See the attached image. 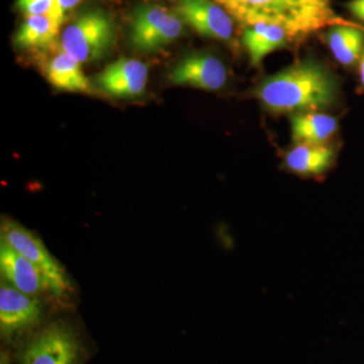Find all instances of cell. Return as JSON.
<instances>
[{
	"mask_svg": "<svg viewBox=\"0 0 364 364\" xmlns=\"http://www.w3.org/2000/svg\"><path fill=\"white\" fill-rule=\"evenodd\" d=\"M1 240L31 261L42 273L48 289L57 298H66L73 291L68 275L37 235L32 233L20 223L2 219L0 226Z\"/></svg>",
	"mask_w": 364,
	"mask_h": 364,
	"instance_id": "obj_4",
	"label": "cell"
},
{
	"mask_svg": "<svg viewBox=\"0 0 364 364\" xmlns=\"http://www.w3.org/2000/svg\"><path fill=\"white\" fill-rule=\"evenodd\" d=\"M61 26L54 16H28L16 33V45L23 49L48 47L56 39Z\"/></svg>",
	"mask_w": 364,
	"mask_h": 364,
	"instance_id": "obj_17",
	"label": "cell"
},
{
	"mask_svg": "<svg viewBox=\"0 0 364 364\" xmlns=\"http://www.w3.org/2000/svg\"><path fill=\"white\" fill-rule=\"evenodd\" d=\"M336 159V151L325 144H296L287 151L284 167L301 177H321L329 171Z\"/></svg>",
	"mask_w": 364,
	"mask_h": 364,
	"instance_id": "obj_12",
	"label": "cell"
},
{
	"mask_svg": "<svg viewBox=\"0 0 364 364\" xmlns=\"http://www.w3.org/2000/svg\"><path fill=\"white\" fill-rule=\"evenodd\" d=\"M0 270L6 284L23 293L36 296L49 291L47 282L38 268L1 240L0 244Z\"/></svg>",
	"mask_w": 364,
	"mask_h": 364,
	"instance_id": "obj_11",
	"label": "cell"
},
{
	"mask_svg": "<svg viewBox=\"0 0 364 364\" xmlns=\"http://www.w3.org/2000/svg\"><path fill=\"white\" fill-rule=\"evenodd\" d=\"M176 14L183 23L205 37L220 41L233 37V18L213 0H179Z\"/></svg>",
	"mask_w": 364,
	"mask_h": 364,
	"instance_id": "obj_8",
	"label": "cell"
},
{
	"mask_svg": "<svg viewBox=\"0 0 364 364\" xmlns=\"http://www.w3.org/2000/svg\"><path fill=\"white\" fill-rule=\"evenodd\" d=\"M148 67L136 59L122 58L109 64L97 76L100 90L114 97L142 95L148 81Z\"/></svg>",
	"mask_w": 364,
	"mask_h": 364,
	"instance_id": "obj_10",
	"label": "cell"
},
{
	"mask_svg": "<svg viewBox=\"0 0 364 364\" xmlns=\"http://www.w3.org/2000/svg\"><path fill=\"white\" fill-rule=\"evenodd\" d=\"M359 77H360V82L364 87V53L361 59L359 60Z\"/></svg>",
	"mask_w": 364,
	"mask_h": 364,
	"instance_id": "obj_21",
	"label": "cell"
},
{
	"mask_svg": "<svg viewBox=\"0 0 364 364\" xmlns=\"http://www.w3.org/2000/svg\"><path fill=\"white\" fill-rule=\"evenodd\" d=\"M291 127L294 143L322 145L338 130V121L321 112H296L291 117Z\"/></svg>",
	"mask_w": 364,
	"mask_h": 364,
	"instance_id": "obj_14",
	"label": "cell"
},
{
	"mask_svg": "<svg viewBox=\"0 0 364 364\" xmlns=\"http://www.w3.org/2000/svg\"><path fill=\"white\" fill-rule=\"evenodd\" d=\"M335 59L344 66L358 63L364 53V26H335L327 35Z\"/></svg>",
	"mask_w": 364,
	"mask_h": 364,
	"instance_id": "obj_16",
	"label": "cell"
},
{
	"mask_svg": "<svg viewBox=\"0 0 364 364\" xmlns=\"http://www.w3.org/2000/svg\"><path fill=\"white\" fill-rule=\"evenodd\" d=\"M183 23L178 14L164 7L140 4L132 14V47L140 52L158 51L181 37Z\"/></svg>",
	"mask_w": 364,
	"mask_h": 364,
	"instance_id": "obj_6",
	"label": "cell"
},
{
	"mask_svg": "<svg viewBox=\"0 0 364 364\" xmlns=\"http://www.w3.org/2000/svg\"><path fill=\"white\" fill-rule=\"evenodd\" d=\"M347 7L358 20L364 23V0H352Z\"/></svg>",
	"mask_w": 364,
	"mask_h": 364,
	"instance_id": "obj_20",
	"label": "cell"
},
{
	"mask_svg": "<svg viewBox=\"0 0 364 364\" xmlns=\"http://www.w3.org/2000/svg\"><path fill=\"white\" fill-rule=\"evenodd\" d=\"M114 42V21L100 9L85 11L62 33V51L79 63L104 58Z\"/></svg>",
	"mask_w": 364,
	"mask_h": 364,
	"instance_id": "obj_3",
	"label": "cell"
},
{
	"mask_svg": "<svg viewBox=\"0 0 364 364\" xmlns=\"http://www.w3.org/2000/svg\"><path fill=\"white\" fill-rule=\"evenodd\" d=\"M83 349L73 328L51 323L33 335L21 352L20 364H82Z\"/></svg>",
	"mask_w": 364,
	"mask_h": 364,
	"instance_id": "obj_5",
	"label": "cell"
},
{
	"mask_svg": "<svg viewBox=\"0 0 364 364\" xmlns=\"http://www.w3.org/2000/svg\"><path fill=\"white\" fill-rule=\"evenodd\" d=\"M46 77L55 88L69 92L91 93L93 87L81 63L61 51L46 64Z\"/></svg>",
	"mask_w": 364,
	"mask_h": 364,
	"instance_id": "obj_13",
	"label": "cell"
},
{
	"mask_svg": "<svg viewBox=\"0 0 364 364\" xmlns=\"http://www.w3.org/2000/svg\"><path fill=\"white\" fill-rule=\"evenodd\" d=\"M18 6L26 16H54L56 18V0H18Z\"/></svg>",
	"mask_w": 364,
	"mask_h": 364,
	"instance_id": "obj_18",
	"label": "cell"
},
{
	"mask_svg": "<svg viewBox=\"0 0 364 364\" xmlns=\"http://www.w3.org/2000/svg\"><path fill=\"white\" fill-rule=\"evenodd\" d=\"M43 306L36 296L2 282L0 289V331L11 338L28 331L42 320Z\"/></svg>",
	"mask_w": 364,
	"mask_h": 364,
	"instance_id": "obj_7",
	"label": "cell"
},
{
	"mask_svg": "<svg viewBox=\"0 0 364 364\" xmlns=\"http://www.w3.org/2000/svg\"><path fill=\"white\" fill-rule=\"evenodd\" d=\"M242 25L279 26L289 38L305 37L335 26H363L339 16L332 0H213Z\"/></svg>",
	"mask_w": 364,
	"mask_h": 364,
	"instance_id": "obj_1",
	"label": "cell"
},
{
	"mask_svg": "<svg viewBox=\"0 0 364 364\" xmlns=\"http://www.w3.org/2000/svg\"><path fill=\"white\" fill-rule=\"evenodd\" d=\"M256 97L272 112L323 111L334 104L337 85L324 66L305 60L265 79Z\"/></svg>",
	"mask_w": 364,
	"mask_h": 364,
	"instance_id": "obj_2",
	"label": "cell"
},
{
	"mask_svg": "<svg viewBox=\"0 0 364 364\" xmlns=\"http://www.w3.org/2000/svg\"><path fill=\"white\" fill-rule=\"evenodd\" d=\"M173 85L191 86L200 90H221L227 82L224 63L210 54H196L186 57L174 66L169 74Z\"/></svg>",
	"mask_w": 364,
	"mask_h": 364,
	"instance_id": "obj_9",
	"label": "cell"
},
{
	"mask_svg": "<svg viewBox=\"0 0 364 364\" xmlns=\"http://www.w3.org/2000/svg\"><path fill=\"white\" fill-rule=\"evenodd\" d=\"M289 39L286 31L267 23L247 26L243 35L244 46L254 66H259L268 54L286 46Z\"/></svg>",
	"mask_w": 364,
	"mask_h": 364,
	"instance_id": "obj_15",
	"label": "cell"
},
{
	"mask_svg": "<svg viewBox=\"0 0 364 364\" xmlns=\"http://www.w3.org/2000/svg\"><path fill=\"white\" fill-rule=\"evenodd\" d=\"M85 0H56V18L63 23L66 14L75 9ZM117 1V0H116Z\"/></svg>",
	"mask_w": 364,
	"mask_h": 364,
	"instance_id": "obj_19",
	"label": "cell"
}]
</instances>
